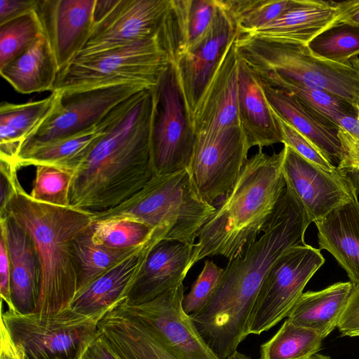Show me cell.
<instances>
[{"instance_id": "11", "label": "cell", "mask_w": 359, "mask_h": 359, "mask_svg": "<svg viewBox=\"0 0 359 359\" xmlns=\"http://www.w3.org/2000/svg\"><path fill=\"white\" fill-rule=\"evenodd\" d=\"M170 4V0H96L90 37L76 57L161 37Z\"/></svg>"}, {"instance_id": "34", "label": "cell", "mask_w": 359, "mask_h": 359, "mask_svg": "<svg viewBox=\"0 0 359 359\" xmlns=\"http://www.w3.org/2000/svg\"><path fill=\"white\" fill-rule=\"evenodd\" d=\"M307 46L320 58L344 63L359 54V27L337 21L316 35Z\"/></svg>"}, {"instance_id": "51", "label": "cell", "mask_w": 359, "mask_h": 359, "mask_svg": "<svg viewBox=\"0 0 359 359\" xmlns=\"http://www.w3.org/2000/svg\"><path fill=\"white\" fill-rule=\"evenodd\" d=\"M226 359H250V358L236 350L228 356Z\"/></svg>"}, {"instance_id": "7", "label": "cell", "mask_w": 359, "mask_h": 359, "mask_svg": "<svg viewBox=\"0 0 359 359\" xmlns=\"http://www.w3.org/2000/svg\"><path fill=\"white\" fill-rule=\"evenodd\" d=\"M171 64L161 37L86 57L60 71L52 92L134 84L151 88Z\"/></svg>"}, {"instance_id": "32", "label": "cell", "mask_w": 359, "mask_h": 359, "mask_svg": "<svg viewBox=\"0 0 359 359\" xmlns=\"http://www.w3.org/2000/svg\"><path fill=\"white\" fill-rule=\"evenodd\" d=\"M90 226L73 241L77 292L149 243L135 248H110L93 241Z\"/></svg>"}, {"instance_id": "44", "label": "cell", "mask_w": 359, "mask_h": 359, "mask_svg": "<svg viewBox=\"0 0 359 359\" xmlns=\"http://www.w3.org/2000/svg\"><path fill=\"white\" fill-rule=\"evenodd\" d=\"M18 169L0 161V218L6 216V208L11 196L19 183Z\"/></svg>"}, {"instance_id": "19", "label": "cell", "mask_w": 359, "mask_h": 359, "mask_svg": "<svg viewBox=\"0 0 359 359\" xmlns=\"http://www.w3.org/2000/svg\"><path fill=\"white\" fill-rule=\"evenodd\" d=\"M140 92L117 105L101 122L88 129L23 149L18 156V168L48 165L76 172L98 141L132 107Z\"/></svg>"}, {"instance_id": "21", "label": "cell", "mask_w": 359, "mask_h": 359, "mask_svg": "<svg viewBox=\"0 0 359 359\" xmlns=\"http://www.w3.org/2000/svg\"><path fill=\"white\" fill-rule=\"evenodd\" d=\"M357 1L290 0L277 19L247 34L308 44L323 30L341 20Z\"/></svg>"}, {"instance_id": "3", "label": "cell", "mask_w": 359, "mask_h": 359, "mask_svg": "<svg viewBox=\"0 0 359 359\" xmlns=\"http://www.w3.org/2000/svg\"><path fill=\"white\" fill-rule=\"evenodd\" d=\"M284 154V148L271 155L259 150L248 159L233 188L200 231L189 270L207 257L233 259L257 239L286 186Z\"/></svg>"}, {"instance_id": "26", "label": "cell", "mask_w": 359, "mask_h": 359, "mask_svg": "<svg viewBox=\"0 0 359 359\" xmlns=\"http://www.w3.org/2000/svg\"><path fill=\"white\" fill-rule=\"evenodd\" d=\"M319 249L329 252L359 285V201L357 195L315 223Z\"/></svg>"}, {"instance_id": "33", "label": "cell", "mask_w": 359, "mask_h": 359, "mask_svg": "<svg viewBox=\"0 0 359 359\" xmlns=\"http://www.w3.org/2000/svg\"><path fill=\"white\" fill-rule=\"evenodd\" d=\"M324 339L288 319L260 346L259 359H309L321 348Z\"/></svg>"}, {"instance_id": "8", "label": "cell", "mask_w": 359, "mask_h": 359, "mask_svg": "<svg viewBox=\"0 0 359 359\" xmlns=\"http://www.w3.org/2000/svg\"><path fill=\"white\" fill-rule=\"evenodd\" d=\"M114 309L91 314L70 306L50 314L7 309L1 318L14 341L23 347L27 359H72L81 354L97 333L100 322Z\"/></svg>"}, {"instance_id": "37", "label": "cell", "mask_w": 359, "mask_h": 359, "mask_svg": "<svg viewBox=\"0 0 359 359\" xmlns=\"http://www.w3.org/2000/svg\"><path fill=\"white\" fill-rule=\"evenodd\" d=\"M266 85L295 95L307 106L337 124L344 116L359 117V109L323 90L295 81H278Z\"/></svg>"}, {"instance_id": "2", "label": "cell", "mask_w": 359, "mask_h": 359, "mask_svg": "<svg viewBox=\"0 0 359 359\" xmlns=\"http://www.w3.org/2000/svg\"><path fill=\"white\" fill-rule=\"evenodd\" d=\"M152 88L98 141L74 173L70 207L102 212L126 201L154 177L150 135Z\"/></svg>"}, {"instance_id": "36", "label": "cell", "mask_w": 359, "mask_h": 359, "mask_svg": "<svg viewBox=\"0 0 359 359\" xmlns=\"http://www.w3.org/2000/svg\"><path fill=\"white\" fill-rule=\"evenodd\" d=\"M90 228L94 242L114 249L142 246L153 238L155 232L142 222L125 218L93 222Z\"/></svg>"}, {"instance_id": "50", "label": "cell", "mask_w": 359, "mask_h": 359, "mask_svg": "<svg viewBox=\"0 0 359 359\" xmlns=\"http://www.w3.org/2000/svg\"><path fill=\"white\" fill-rule=\"evenodd\" d=\"M343 175L351 185L359 201V170L346 172Z\"/></svg>"}, {"instance_id": "46", "label": "cell", "mask_w": 359, "mask_h": 359, "mask_svg": "<svg viewBox=\"0 0 359 359\" xmlns=\"http://www.w3.org/2000/svg\"><path fill=\"white\" fill-rule=\"evenodd\" d=\"M39 0H1L0 25L35 11Z\"/></svg>"}, {"instance_id": "13", "label": "cell", "mask_w": 359, "mask_h": 359, "mask_svg": "<svg viewBox=\"0 0 359 359\" xmlns=\"http://www.w3.org/2000/svg\"><path fill=\"white\" fill-rule=\"evenodd\" d=\"M196 137L188 168L201 196L212 205L233 188L250 147L240 125Z\"/></svg>"}, {"instance_id": "5", "label": "cell", "mask_w": 359, "mask_h": 359, "mask_svg": "<svg viewBox=\"0 0 359 359\" xmlns=\"http://www.w3.org/2000/svg\"><path fill=\"white\" fill-rule=\"evenodd\" d=\"M238 57L255 79L295 81L327 91L359 109V57L337 63L313 55L307 44L251 34L235 40Z\"/></svg>"}, {"instance_id": "27", "label": "cell", "mask_w": 359, "mask_h": 359, "mask_svg": "<svg viewBox=\"0 0 359 359\" xmlns=\"http://www.w3.org/2000/svg\"><path fill=\"white\" fill-rule=\"evenodd\" d=\"M158 243L153 238L144 247L78 291L69 306L83 314L116 308L126 299L147 252Z\"/></svg>"}, {"instance_id": "30", "label": "cell", "mask_w": 359, "mask_h": 359, "mask_svg": "<svg viewBox=\"0 0 359 359\" xmlns=\"http://www.w3.org/2000/svg\"><path fill=\"white\" fill-rule=\"evenodd\" d=\"M353 287L351 281L338 282L321 290L303 292L286 318L325 339L337 327Z\"/></svg>"}, {"instance_id": "12", "label": "cell", "mask_w": 359, "mask_h": 359, "mask_svg": "<svg viewBox=\"0 0 359 359\" xmlns=\"http://www.w3.org/2000/svg\"><path fill=\"white\" fill-rule=\"evenodd\" d=\"M144 89L147 88L123 84L55 92L57 95L53 110L24 141L21 150L88 129L101 122L117 105Z\"/></svg>"}, {"instance_id": "18", "label": "cell", "mask_w": 359, "mask_h": 359, "mask_svg": "<svg viewBox=\"0 0 359 359\" xmlns=\"http://www.w3.org/2000/svg\"><path fill=\"white\" fill-rule=\"evenodd\" d=\"M235 40L227 47L197 104L191 120L196 137L240 125L238 114L239 60Z\"/></svg>"}, {"instance_id": "22", "label": "cell", "mask_w": 359, "mask_h": 359, "mask_svg": "<svg viewBox=\"0 0 359 359\" xmlns=\"http://www.w3.org/2000/svg\"><path fill=\"white\" fill-rule=\"evenodd\" d=\"M257 82L275 114L311 141L334 165L338 164L341 154L338 125L295 95Z\"/></svg>"}, {"instance_id": "14", "label": "cell", "mask_w": 359, "mask_h": 359, "mask_svg": "<svg viewBox=\"0 0 359 359\" xmlns=\"http://www.w3.org/2000/svg\"><path fill=\"white\" fill-rule=\"evenodd\" d=\"M183 283L151 301L131 304L123 300L116 309L156 332L167 344L189 359H220L205 342L182 307Z\"/></svg>"}, {"instance_id": "47", "label": "cell", "mask_w": 359, "mask_h": 359, "mask_svg": "<svg viewBox=\"0 0 359 359\" xmlns=\"http://www.w3.org/2000/svg\"><path fill=\"white\" fill-rule=\"evenodd\" d=\"M79 359H123L110 346L98 330L86 346Z\"/></svg>"}, {"instance_id": "20", "label": "cell", "mask_w": 359, "mask_h": 359, "mask_svg": "<svg viewBox=\"0 0 359 359\" xmlns=\"http://www.w3.org/2000/svg\"><path fill=\"white\" fill-rule=\"evenodd\" d=\"M194 245L161 241L147 252L125 300L131 304L152 300L183 283Z\"/></svg>"}, {"instance_id": "38", "label": "cell", "mask_w": 359, "mask_h": 359, "mask_svg": "<svg viewBox=\"0 0 359 359\" xmlns=\"http://www.w3.org/2000/svg\"><path fill=\"white\" fill-rule=\"evenodd\" d=\"M41 33L35 11L0 25V69L29 48Z\"/></svg>"}, {"instance_id": "41", "label": "cell", "mask_w": 359, "mask_h": 359, "mask_svg": "<svg viewBox=\"0 0 359 359\" xmlns=\"http://www.w3.org/2000/svg\"><path fill=\"white\" fill-rule=\"evenodd\" d=\"M275 116L280 128L283 138L282 143H283L284 145L292 148L303 158L326 172L337 177H342L344 176L338 170L337 166H335L311 141L276 114H275Z\"/></svg>"}, {"instance_id": "16", "label": "cell", "mask_w": 359, "mask_h": 359, "mask_svg": "<svg viewBox=\"0 0 359 359\" xmlns=\"http://www.w3.org/2000/svg\"><path fill=\"white\" fill-rule=\"evenodd\" d=\"M217 3L215 20L207 36L197 47L172 64L191 120L227 47L238 36L236 26L219 0Z\"/></svg>"}, {"instance_id": "52", "label": "cell", "mask_w": 359, "mask_h": 359, "mask_svg": "<svg viewBox=\"0 0 359 359\" xmlns=\"http://www.w3.org/2000/svg\"><path fill=\"white\" fill-rule=\"evenodd\" d=\"M309 359H331V358L328 355H323V354L317 353Z\"/></svg>"}, {"instance_id": "45", "label": "cell", "mask_w": 359, "mask_h": 359, "mask_svg": "<svg viewBox=\"0 0 359 359\" xmlns=\"http://www.w3.org/2000/svg\"><path fill=\"white\" fill-rule=\"evenodd\" d=\"M0 293L8 310L15 311L11 290V269L8 248L5 238L0 233Z\"/></svg>"}, {"instance_id": "39", "label": "cell", "mask_w": 359, "mask_h": 359, "mask_svg": "<svg viewBox=\"0 0 359 359\" xmlns=\"http://www.w3.org/2000/svg\"><path fill=\"white\" fill-rule=\"evenodd\" d=\"M74 173L53 165L36 166L30 197L40 203L70 207L69 194Z\"/></svg>"}, {"instance_id": "29", "label": "cell", "mask_w": 359, "mask_h": 359, "mask_svg": "<svg viewBox=\"0 0 359 359\" xmlns=\"http://www.w3.org/2000/svg\"><path fill=\"white\" fill-rule=\"evenodd\" d=\"M57 93L42 100L22 104L2 102L0 105V161L15 168L24 141L48 116Z\"/></svg>"}, {"instance_id": "43", "label": "cell", "mask_w": 359, "mask_h": 359, "mask_svg": "<svg viewBox=\"0 0 359 359\" xmlns=\"http://www.w3.org/2000/svg\"><path fill=\"white\" fill-rule=\"evenodd\" d=\"M337 327L342 336L359 337V285H353Z\"/></svg>"}, {"instance_id": "49", "label": "cell", "mask_w": 359, "mask_h": 359, "mask_svg": "<svg viewBox=\"0 0 359 359\" xmlns=\"http://www.w3.org/2000/svg\"><path fill=\"white\" fill-rule=\"evenodd\" d=\"M341 21L348 22L359 27V0L355 5L341 18Z\"/></svg>"}, {"instance_id": "10", "label": "cell", "mask_w": 359, "mask_h": 359, "mask_svg": "<svg viewBox=\"0 0 359 359\" xmlns=\"http://www.w3.org/2000/svg\"><path fill=\"white\" fill-rule=\"evenodd\" d=\"M325 261L320 249L307 244L286 250L263 282L251 315L250 334H261L286 318Z\"/></svg>"}, {"instance_id": "15", "label": "cell", "mask_w": 359, "mask_h": 359, "mask_svg": "<svg viewBox=\"0 0 359 359\" xmlns=\"http://www.w3.org/2000/svg\"><path fill=\"white\" fill-rule=\"evenodd\" d=\"M283 148L282 171L286 187L302 205L311 222L321 220L356 196L344 176L334 177L292 148L286 145Z\"/></svg>"}, {"instance_id": "4", "label": "cell", "mask_w": 359, "mask_h": 359, "mask_svg": "<svg viewBox=\"0 0 359 359\" xmlns=\"http://www.w3.org/2000/svg\"><path fill=\"white\" fill-rule=\"evenodd\" d=\"M7 215L31 237L39 259L40 292L34 312L50 314L69 307L77 292L73 241L91 226L92 212L36 201L19 182Z\"/></svg>"}, {"instance_id": "25", "label": "cell", "mask_w": 359, "mask_h": 359, "mask_svg": "<svg viewBox=\"0 0 359 359\" xmlns=\"http://www.w3.org/2000/svg\"><path fill=\"white\" fill-rule=\"evenodd\" d=\"M98 330L123 359H189L152 329L116 308L102 319Z\"/></svg>"}, {"instance_id": "24", "label": "cell", "mask_w": 359, "mask_h": 359, "mask_svg": "<svg viewBox=\"0 0 359 359\" xmlns=\"http://www.w3.org/2000/svg\"><path fill=\"white\" fill-rule=\"evenodd\" d=\"M217 9V0H170L161 39L171 64L203 41Z\"/></svg>"}, {"instance_id": "23", "label": "cell", "mask_w": 359, "mask_h": 359, "mask_svg": "<svg viewBox=\"0 0 359 359\" xmlns=\"http://www.w3.org/2000/svg\"><path fill=\"white\" fill-rule=\"evenodd\" d=\"M0 233L8 252L13 304L19 312H34L39 297L41 271L33 241L8 215L0 218Z\"/></svg>"}, {"instance_id": "6", "label": "cell", "mask_w": 359, "mask_h": 359, "mask_svg": "<svg viewBox=\"0 0 359 359\" xmlns=\"http://www.w3.org/2000/svg\"><path fill=\"white\" fill-rule=\"evenodd\" d=\"M216 208L200 194L189 169L155 175L118 205L92 212V223L130 219L154 230L161 241L194 245Z\"/></svg>"}, {"instance_id": "28", "label": "cell", "mask_w": 359, "mask_h": 359, "mask_svg": "<svg viewBox=\"0 0 359 359\" xmlns=\"http://www.w3.org/2000/svg\"><path fill=\"white\" fill-rule=\"evenodd\" d=\"M238 114L250 147L262 150L283 138L276 117L247 66L238 59Z\"/></svg>"}, {"instance_id": "1", "label": "cell", "mask_w": 359, "mask_h": 359, "mask_svg": "<svg viewBox=\"0 0 359 359\" xmlns=\"http://www.w3.org/2000/svg\"><path fill=\"white\" fill-rule=\"evenodd\" d=\"M311 223L285 186L262 236L229 260L208 302L190 316L220 359H226L250 334L251 315L269 271L289 248L306 244L304 235Z\"/></svg>"}, {"instance_id": "17", "label": "cell", "mask_w": 359, "mask_h": 359, "mask_svg": "<svg viewBox=\"0 0 359 359\" xmlns=\"http://www.w3.org/2000/svg\"><path fill=\"white\" fill-rule=\"evenodd\" d=\"M96 0H39L35 10L60 71L83 50L91 32Z\"/></svg>"}, {"instance_id": "48", "label": "cell", "mask_w": 359, "mask_h": 359, "mask_svg": "<svg viewBox=\"0 0 359 359\" xmlns=\"http://www.w3.org/2000/svg\"><path fill=\"white\" fill-rule=\"evenodd\" d=\"M0 359H27L23 347L13 339L3 319L0 324Z\"/></svg>"}, {"instance_id": "9", "label": "cell", "mask_w": 359, "mask_h": 359, "mask_svg": "<svg viewBox=\"0 0 359 359\" xmlns=\"http://www.w3.org/2000/svg\"><path fill=\"white\" fill-rule=\"evenodd\" d=\"M152 92L150 153L154 175L187 168L196 137L172 64L161 74Z\"/></svg>"}, {"instance_id": "53", "label": "cell", "mask_w": 359, "mask_h": 359, "mask_svg": "<svg viewBox=\"0 0 359 359\" xmlns=\"http://www.w3.org/2000/svg\"><path fill=\"white\" fill-rule=\"evenodd\" d=\"M80 358V355L77 358H72V359H79ZM57 359H62V358H57Z\"/></svg>"}, {"instance_id": "35", "label": "cell", "mask_w": 359, "mask_h": 359, "mask_svg": "<svg viewBox=\"0 0 359 359\" xmlns=\"http://www.w3.org/2000/svg\"><path fill=\"white\" fill-rule=\"evenodd\" d=\"M238 35L250 34L277 19L290 0H219Z\"/></svg>"}, {"instance_id": "31", "label": "cell", "mask_w": 359, "mask_h": 359, "mask_svg": "<svg viewBox=\"0 0 359 359\" xmlns=\"http://www.w3.org/2000/svg\"><path fill=\"white\" fill-rule=\"evenodd\" d=\"M60 69L42 32L18 57L0 69L1 76L18 93L53 91Z\"/></svg>"}, {"instance_id": "42", "label": "cell", "mask_w": 359, "mask_h": 359, "mask_svg": "<svg viewBox=\"0 0 359 359\" xmlns=\"http://www.w3.org/2000/svg\"><path fill=\"white\" fill-rule=\"evenodd\" d=\"M337 125L341 154L337 168L342 175L359 170V117L344 116Z\"/></svg>"}, {"instance_id": "40", "label": "cell", "mask_w": 359, "mask_h": 359, "mask_svg": "<svg viewBox=\"0 0 359 359\" xmlns=\"http://www.w3.org/2000/svg\"><path fill=\"white\" fill-rule=\"evenodd\" d=\"M224 269L213 261L205 260L204 266L190 291L182 301L184 312L191 316L199 312L208 302L214 293L223 273Z\"/></svg>"}]
</instances>
